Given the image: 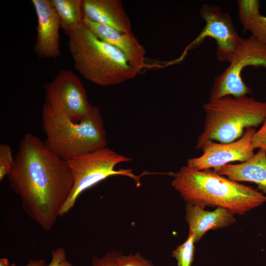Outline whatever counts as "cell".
Instances as JSON below:
<instances>
[{"label":"cell","mask_w":266,"mask_h":266,"mask_svg":"<svg viewBox=\"0 0 266 266\" xmlns=\"http://www.w3.org/2000/svg\"><path fill=\"white\" fill-rule=\"evenodd\" d=\"M120 266H153L148 260L138 254L129 256H121Z\"/></svg>","instance_id":"22"},{"label":"cell","mask_w":266,"mask_h":266,"mask_svg":"<svg viewBox=\"0 0 266 266\" xmlns=\"http://www.w3.org/2000/svg\"><path fill=\"white\" fill-rule=\"evenodd\" d=\"M203 109L204 127L196 149H201L208 140L233 142L242 136L244 129L258 127L266 118V102L248 96L209 100L203 104Z\"/></svg>","instance_id":"5"},{"label":"cell","mask_w":266,"mask_h":266,"mask_svg":"<svg viewBox=\"0 0 266 266\" xmlns=\"http://www.w3.org/2000/svg\"><path fill=\"white\" fill-rule=\"evenodd\" d=\"M37 17L34 53L40 59H57L61 55L59 17L51 0H32Z\"/></svg>","instance_id":"11"},{"label":"cell","mask_w":266,"mask_h":266,"mask_svg":"<svg viewBox=\"0 0 266 266\" xmlns=\"http://www.w3.org/2000/svg\"><path fill=\"white\" fill-rule=\"evenodd\" d=\"M121 255L115 251L107 252L101 258L93 257L92 259V266H120Z\"/></svg>","instance_id":"20"},{"label":"cell","mask_w":266,"mask_h":266,"mask_svg":"<svg viewBox=\"0 0 266 266\" xmlns=\"http://www.w3.org/2000/svg\"><path fill=\"white\" fill-rule=\"evenodd\" d=\"M251 147L254 150L258 148L266 150V118L261 128L253 135Z\"/></svg>","instance_id":"21"},{"label":"cell","mask_w":266,"mask_h":266,"mask_svg":"<svg viewBox=\"0 0 266 266\" xmlns=\"http://www.w3.org/2000/svg\"><path fill=\"white\" fill-rule=\"evenodd\" d=\"M255 132L254 128H247L240 138L230 143L208 140L201 148L202 155L188 159L187 166L203 170L216 169L231 162L247 161L255 154L251 147V138Z\"/></svg>","instance_id":"10"},{"label":"cell","mask_w":266,"mask_h":266,"mask_svg":"<svg viewBox=\"0 0 266 266\" xmlns=\"http://www.w3.org/2000/svg\"><path fill=\"white\" fill-rule=\"evenodd\" d=\"M7 176L25 213L45 231H51L73 186L68 162L28 133L20 142Z\"/></svg>","instance_id":"1"},{"label":"cell","mask_w":266,"mask_h":266,"mask_svg":"<svg viewBox=\"0 0 266 266\" xmlns=\"http://www.w3.org/2000/svg\"><path fill=\"white\" fill-rule=\"evenodd\" d=\"M196 243L194 233L189 231L185 241L179 245L172 253V257L177 262V266H191L194 261Z\"/></svg>","instance_id":"18"},{"label":"cell","mask_w":266,"mask_h":266,"mask_svg":"<svg viewBox=\"0 0 266 266\" xmlns=\"http://www.w3.org/2000/svg\"><path fill=\"white\" fill-rule=\"evenodd\" d=\"M132 159L118 154L107 147L82 154L68 161L73 179L71 192L60 212V216L73 207L84 191L107 178L122 175L133 179L137 187L140 185L141 176L135 175L131 169H115L116 166Z\"/></svg>","instance_id":"6"},{"label":"cell","mask_w":266,"mask_h":266,"mask_svg":"<svg viewBox=\"0 0 266 266\" xmlns=\"http://www.w3.org/2000/svg\"><path fill=\"white\" fill-rule=\"evenodd\" d=\"M44 104L62 112L74 122H80L91 113L93 105L79 77L71 70L63 69L44 85Z\"/></svg>","instance_id":"8"},{"label":"cell","mask_w":266,"mask_h":266,"mask_svg":"<svg viewBox=\"0 0 266 266\" xmlns=\"http://www.w3.org/2000/svg\"><path fill=\"white\" fill-rule=\"evenodd\" d=\"M9 262L7 258H2L0 259V266H9Z\"/></svg>","instance_id":"25"},{"label":"cell","mask_w":266,"mask_h":266,"mask_svg":"<svg viewBox=\"0 0 266 266\" xmlns=\"http://www.w3.org/2000/svg\"><path fill=\"white\" fill-rule=\"evenodd\" d=\"M229 63L224 71L214 78L209 100L250 94L252 89L244 81L241 73L247 66H263L266 69V44L252 35L243 38Z\"/></svg>","instance_id":"7"},{"label":"cell","mask_w":266,"mask_h":266,"mask_svg":"<svg viewBox=\"0 0 266 266\" xmlns=\"http://www.w3.org/2000/svg\"><path fill=\"white\" fill-rule=\"evenodd\" d=\"M14 164L11 147L7 144H0V181L11 171Z\"/></svg>","instance_id":"19"},{"label":"cell","mask_w":266,"mask_h":266,"mask_svg":"<svg viewBox=\"0 0 266 266\" xmlns=\"http://www.w3.org/2000/svg\"><path fill=\"white\" fill-rule=\"evenodd\" d=\"M237 6L238 17L243 30L250 32L251 35L266 44V16L260 12V1L239 0Z\"/></svg>","instance_id":"16"},{"label":"cell","mask_w":266,"mask_h":266,"mask_svg":"<svg viewBox=\"0 0 266 266\" xmlns=\"http://www.w3.org/2000/svg\"><path fill=\"white\" fill-rule=\"evenodd\" d=\"M200 14L205 23V27L188 49L197 47L206 37H211L216 43L218 60L229 63L244 38L239 35L232 17L219 6L206 4L200 7Z\"/></svg>","instance_id":"9"},{"label":"cell","mask_w":266,"mask_h":266,"mask_svg":"<svg viewBox=\"0 0 266 266\" xmlns=\"http://www.w3.org/2000/svg\"><path fill=\"white\" fill-rule=\"evenodd\" d=\"M51 2L65 33L84 24L83 0H51Z\"/></svg>","instance_id":"17"},{"label":"cell","mask_w":266,"mask_h":266,"mask_svg":"<svg viewBox=\"0 0 266 266\" xmlns=\"http://www.w3.org/2000/svg\"><path fill=\"white\" fill-rule=\"evenodd\" d=\"M234 215L230 210L222 207H216L213 211L190 204H187L186 207V221L189 231L195 235L196 242L208 231L224 229L234 224L236 222Z\"/></svg>","instance_id":"14"},{"label":"cell","mask_w":266,"mask_h":266,"mask_svg":"<svg viewBox=\"0 0 266 266\" xmlns=\"http://www.w3.org/2000/svg\"><path fill=\"white\" fill-rule=\"evenodd\" d=\"M52 259L47 266H72L66 259V253L63 247H58L51 253Z\"/></svg>","instance_id":"23"},{"label":"cell","mask_w":266,"mask_h":266,"mask_svg":"<svg viewBox=\"0 0 266 266\" xmlns=\"http://www.w3.org/2000/svg\"><path fill=\"white\" fill-rule=\"evenodd\" d=\"M218 174L231 180L255 183L263 194H266V150L259 149L247 161L239 164H229L214 169Z\"/></svg>","instance_id":"15"},{"label":"cell","mask_w":266,"mask_h":266,"mask_svg":"<svg viewBox=\"0 0 266 266\" xmlns=\"http://www.w3.org/2000/svg\"><path fill=\"white\" fill-rule=\"evenodd\" d=\"M42 122L46 136L45 143L66 161L107 146L103 120L96 106L93 105L91 113L85 119L76 122L44 103Z\"/></svg>","instance_id":"4"},{"label":"cell","mask_w":266,"mask_h":266,"mask_svg":"<svg viewBox=\"0 0 266 266\" xmlns=\"http://www.w3.org/2000/svg\"><path fill=\"white\" fill-rule=\"evenodd\" d=\"M84 24L99 39L120 51L126 57L129 65L137 73L142 69L145 64L146 50L133 33H120L85 17Z\"/></svg>","instance_id":"12"},{"label":"cell","mask_w":266,"mask_h":266,"mask_svg":"<svg viewBox=\"0 0 266 266\" xmlns=\"http://www.w3.org/2000/svg\"><path fill=\"white\" fill-rule=\"evenodd\" d=\"M84 17L123 33H133L131 24L120 0H83Z\"/></svg>","instance_id":"13"},{"label":"cell","mask_w":266,"mask_h":266,"mask_svg":"<svg viewBox=\"0 0 266 266\" xmlns=\"http://www.w3.org/2000/svg\"><path fill=\"white\" fill-rule=\"evenodd\" d=\"M66 34L74 67L88 81L105 87L119 84L137 74L120 51L99 39L84 24Z\"/></svg>","instance_id":"3"},{"label":"cell","mask_w":266,"mask_h":266,"mask_svg":"<svg viewBox=\"0 0 266 266\" xmlns=\"http://www.w3.org/2000/svg\"><path fill=\"white\" fill-rule=\"evenodd\" d=\"M48 265L46 264L45 262L43 259H31L30 260L28 263L25 265L22 266H47ZM10 266H18L16 265L15 263L11 264Z\"/></svg>","instance_id":"24"},{"label":"cell","mask_w":266,"mask_h":266,"mask_svg":"<svg viewBox=\"0 0 266 266\" xmlns=\"http://www.w3.org/2000/svg\"><path fill=\"white\" fill-rule=\"evenodd\" d=\"M169 174L173 177L171 185L187 204L222 207L243 215L266 202V196L258 190L214 170H198L186 166Z\"/></svg>","instance_id":"2"}]
</instances>
